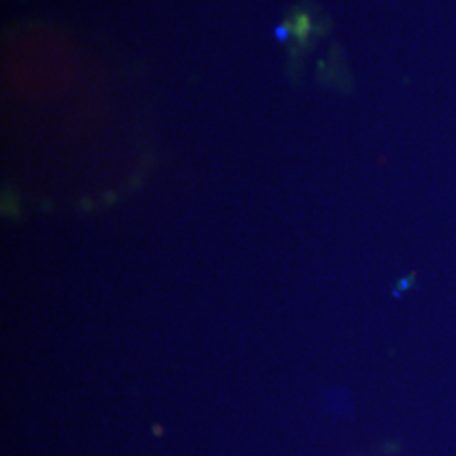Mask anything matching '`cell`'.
<instances>
[{"mask_svg": "<svg viewBox=\"0 0 456 456\" xmlns=\"http://www.w3.org/2000/svg\"><path fill=\"white\" fill-rule=\"evenodd\" d=\"M311 31L310 17L306 14H299L293 19V33L299 41H305Z\"/></svg>", "mask_w": 456, "mask_h": 456, "instance_id": "1", "label": "cell"}]
</instances>
